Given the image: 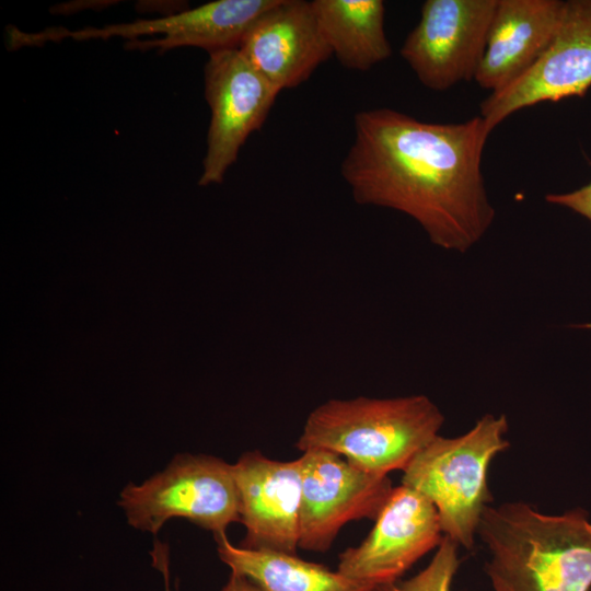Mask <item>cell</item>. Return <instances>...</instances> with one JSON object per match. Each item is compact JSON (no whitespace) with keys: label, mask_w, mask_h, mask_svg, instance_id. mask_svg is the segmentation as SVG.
<instances>
[{"label":"cell","mask_w":591,"mask_h":591,"mask_svg":"<svg viewBox=\"0 0 591 591\" xmlns=\"http://www.w3.org/2000/svg\"><path fill=\"white\" fill-rule=\"evenodd\" d=\"M341 175L360 205L412 217L434 245L465 253L490 228L495 209L482 171L491 134L475 116L421 121L393 108L358 112Z\"/></svg>","instance_id":"6da1fadb"},{"label":"cell","mask_w":591,"mask_h":591,"mask_svg":"<svg viewBox=\"0 0 591 591\" xmlns=\"http://www.w3.org/2000/svg\"><path fill=\"white\" fill-rule=\"evenodd\" d=\"M477 535L494 591L591 590V521L581 508L545 514L525 502L488 505Z\"/></svg>","instance_id":"7a4b0ae2"},{"label":"cell","mask_w":591,"mask_h":591,"mask_svg":"<svg viewBox=\"0 0 591 591\" xmlns=\"http://www.w3.org/2000/svg\"><path fill=\"white\" fill-rule=\"evenodd\" d=\"M444 417L426 395L328 399L308 416L296 448L323 449L369 473L404 471Z\"/></svg>","instance_id":"3957f363"},{"label":"cell","mask_w":591,"mask_h":591,"mask_svg":"<svg viewBox=\"0 0 591 591\" xmlns=\"http://www.w3.org/2000/svg\"><path fill=\"white\" fill-rule=\"evenodd\" d=\"M505 415L487 414L466 433L437 436L403 471L402 484L436 507L441 529L459 546L473 548L482 513L493 500L487 474L493 459L509 447Z\"/></svg>","instance_id":"277c9868"},{"label":"cell","mask_w":591,"mask_h":591,"mask_svg":"<svg viewBox=\"0 0 591 591\" xmlns=\"http://www.w3.org/2000/svg\"><path fill=\"white\" fill-rule=\"evenodd\" d=\"M118 506L130 526L158 534L174 518L225 534L240 522V501L232 464L206 454H177L167 466L140 484H128Z\"/></svg>","instance_id":"5b68a950"},{"label":"cell","mask_w":591,"mask_h":591,"mask_svg":"<svg viewBox=\"0 0 591 591\" xmlns=\"http://www.w3.org/2000/svg\"><path fill=\"white\" fill-rule=\"evenodd\" d=\"M497 0H427L401 56L418 80L445 91L475 79Z\"/></svg>","instance_id":"8992f818"},{"label":"cell","mask_w":591,"mask_h":591,"mask_svg":"<svg viewBox=\"0 0 591 591\" xmlns=\"http://www.w3.org/2000/svg\"><path fill=\"white\" fill-rule=\"evenodd\" d=\"M302 453L299 547L324 553L348 522L375 520L394 487L387 475L363 471L334 452Z\"/></svg>","instance_id":"52a82bcc"},{"label":"cell","mask_w":591,"mask_h":591,"mask_svg":"<svg viewBox=\"0 0 591 591\" xmlns=\"http://www.w3.org/2000/svg\"><path fill=\"white\" fill-rule=\"evenodd\" d=\"M279 93L239 48L209 54L205 96L211 119L199 185L223 181L245 140L263 126Z\"/></svg>","instance_id":"ba28073f"},{"label":"cell","mask_w":591,"mask_h":591,"mask_svg":"<svg viewBox=\"0 0 591 591\" xmlns=\"http://www.w3.org/2000/svg\"><path fill=\"white\" fill-rule=\"evenodd\" d=\"M591 86V0L564 1L556 32L540 59L508 88L480 103L493 131L513 113L542 103L583 96Z\"/></svg>","instance_id":"9c48e42d"},{"label":"cell","mask_w":591,"mask_h":591,"mask_svg":"<svg viewBox=\"0 0 591 591\" xmlns=\"http://www.w3.org/2000/svg\"><path fill=\"white\" fill-rule=\"evenodd\" d=\"M368 536L339 554L337 571L374 588L399 578L444 534L436 507L405 485L394 487Z\"/></svg>","instance_id":"30bf717a"},{"label":"cell","mask_w":591,"mask_h":591,"mask_svg":"<svg viewBox=\"0 0 591 591\" xmlns=\"http://www.w3.org/2000/svg\"><path fill=\"white\" fill-rule=\"evenodd\" d=\"M246 533L242 547L297 554L300 541L302 465L277 461L259 451L232 464Z\"/></svg>","instance_id":"8fae6325"},{"label":"cell","mask_w":591,"mask_h":591,"mask_svg":"<svg viewBox=\"0 0 591 591\" xmlns=\"http://www.w3.org/2000/svg\"><path fill=\"white\" fill-rule=\"evenodd\" d=\"M278 0H217L154 20L88 27L68 35L78 40L123 37L127 47L164 51L198 47L209 54L239 48L251 24Z\"/></svg>","instance_id":"7c38bea8"},{"label":"cell","mask_w":591,"mask_h":591,"mask_svg":"<svg viewBox=\"0 0 591 591\" xmlns=\"http://www.w3.org/2000/svg\"><path fill=\"white\" fill-rule=\"evenodd\" d=\"M239 50L280 92L305 82L333 56L305 0H278L251 24Z\"/></svg>","instance_id":"4fadbf2b"},{"label":"cell","mask_w":591,"mask_h":591,"mask_svg":"<svg viewBox=\"0 0 591 591\" xmlns=\"http://www.w3.org/2000/svg\"><path fill=\"white\" fill-rule=\"evenodd\" d=\"M563 5L561 0H497L477 84L496 93L526 73L549 45Z\"/></svg>","instance_id":"5bb4252c"},{"label":"cell","mask_w":591,"mask_h":591,"mask_svg":"<svg viewBox=\"0 0 591 591\" xmlns=\"http://www.w3.org/2000/svg\"><path fill=\"white\" fill-rule=\"evenodd\" d=\"M311 4L333 55L345 68L366 71L392 55L383 1L313 0Z\"/></svg>","instance_id":"9a60e30c"},{"label":"cell","mask_w":591,"mask_h":591,"mask_svg":"<svg viewBox=\"0 0 591 591\" xmlns=\"http://www.w3.org/2000/svg\"><path fill=\"white\" fill-rule=\"evenodd\" d=\"M219 558L265 591H372L373 586L339 571L305 561L297 554L233 545L225 534L215 536Z\"/></svg>","instance_id":"2e32d148"},{"label":"cell","mask_w":591,"mask_h":591,"mask_svg":"<svg viewBox=\"0 0 591 591\" xmlns=\"http://www.w3.org/2000/svg\"><path fill=\"white\" fill-rule=\"evenodd\" d=\"M459 544L444 535L430 563L407 580L376 586L372 591H451L460 566Z\"/></svg>","instance_id":"e0dca14e"},{"label":"cell","mask_w":591,"mask_h":591,"mask_svg":"<svg viewBox=\"0 0 591 591\" xmlns=\"http://www.w3.org/2000/svg\"><path fill=\"white\" fill-rule=\"evenodd\" d=\"M545 199L553 205L568 208L591 221V181L568 193H553Z\"/></svg>","instance_id":"ac0fdd59"},{"label":"cell","mask_w":591,"mask_h":591,"mask_svg":"<svg viewBox=\"0 0 591 591\" xmlns=\"http://www.w3.org/2000/svg\"><path fill=\"white\" fill-rule=\"evenodd\" d=\"M220 591H265L248 577L231 571L227 583Z\"/></svg>","instance_id":"d6986e66"},{"label":"cell","mask_w":591,"mask_h":591,"mask_svg":"<svg viewBox=\"0 0 591 591\" xmlns=\"http://www.w3.org/2000/svg\"><path fill=\"white\" fill-rule=\"evenodd\" d=\"M167 549H164V546L161 544H155L152 551V559L154 566L163 572L165 591H172L170 587V575H169V556L166 553Z\"/></svg>","instance_id":"ffe728a7"}]
</instances>
